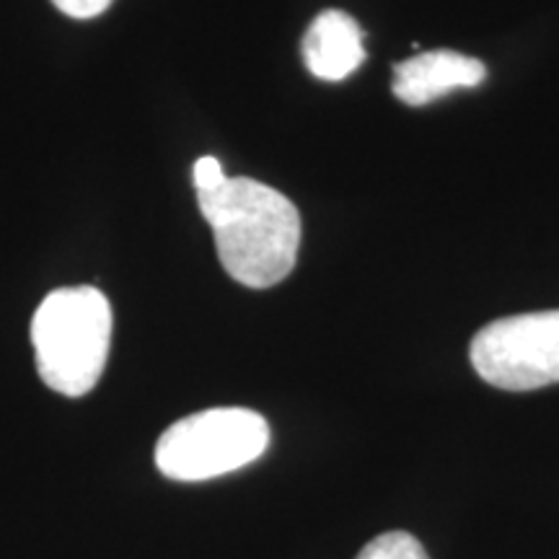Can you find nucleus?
Here are the masks:
<instances>
[{
  "instance_id": "nucleus-1",
  "label": "nucleus",
  "mask_w": 559,
  "mask_h": 559,
  "mask_svg": "<svg viewBox=\"0 0 559 559\" xmlns=\"http://www.w3.org/2000/svg\"><path fill=\"white\" fill-rule=\"evenodd\" d=\"M202 218L213 228L223 270L247 288H272L296 267L298 207L283 192L249 177H228L200 192Z\"/></svg>"
},
{
  "instance_id": "nucleus-2",
  "label": "nucleus",
  "mask_w": 559,
  "mask_h": 559,
  "mask_svg": "<svg viewBox=\"0 0 559 559\" xmlns=\"http://www.w3.org/2000/svg\"><path fill=\"white\" fill-rule=\"evenodd\" d=\"M32 345L41 381L62 396H83L104 373L111 345V306L99 288H60L32 319Z\"/></svg>"
},
{
  "instance_id": "nucleus-3",
  "label": "nucleus",
  "mask_w": 559,
  "mask_h": 559,
  "mask_svg": "<svg viewBox=\"0 0 559 559\" xmlns=\"http://www.w3.org/2000/svg\"><path fill=\"white\" fill-rule=\"evenodd\" d=\"M270 445L260 412L215 407L174 423L156 443V466L174 481H205L254 464Z\"/></svg>"
},
{
  "instance_id": "nucleus-4",
  "label": "nucleus",
  "mask_w": 559,
  "mask_h": 559,
  "mask_svg": "<svg viewBox=\"0 0 559 559\" xmlns=\"http://www.w3.org/2000/svg\"><path fill=\"white\" fill-rule=\"evenodd\" d=\"M469 355L489 386L534 391L559 383V311L492 321L472 340Z\"/></svg>"
},
{
  "instance_id": "nucleus-5",
  "label": "nucleus",
  "mask_w": 559,
  "mask_h": 559,
  "mask_svg": "<svg viewBox=\"0 0 559 559\" xmlns=\"http://www.w3.org/2000/svg\"><path fill=\"white\" fill-rule=\"evenodd\" d=\"M485 75L487 70L477 58L453 50H436L415 55V58L394 66L391 88H394L396 99L409 107H425L449 91L479 86Z\"/></svg>"
},
{
  "instance_id": "nucleus-6",
  "label": "nucleus",
  "mask_w": 559,
  "mask_h": 559,
  "mask_svg": "<svg viewBox=\"0 0 559 559\" xmlns=\"http://www.w3.org/2000/svg\"><path fill=\"white\" fill-rule=\"evenodd\" d=\"M366 60L362 29L349 13L330 9L311 21L304 37V62L321 81H345Z\"/></svg>"
},
{
  "instance_id": "nucleus-7",
  "label": "nucleus",
  "mask_w": 559,
  "mask_h": 559,
  "mask_svg": "<svg viewBox=\"0 0 559 559\" xmlns=\"http://www.w3.org/2000/svg\"><path fill=\"white\" fill-rule=\"evenodd\" d=\"M355 559H430L423 544L407 531H386L360 549Z\"/></svg>"
},
{
  "instance_id": "nucleus-8",
  "label": "nucleus",
  "mask_w": 559,
  "mask_h": 559,
  "mask_svg": "<svg viewBox=\"0 0 559 559\" xmlns=\"http://www.w3.org/2000/svg\"><path fill=\"white\" fill-rule=\"evenodd\" d=\"M226 171H223L221 160L215 156H202L198 158V164H194L192 169V185H194V192H210V190H218V187L226 181Z\"/></svg>"
},
{
  "instance_id": "nucleus-9",
  "label": "nucleus",
  "mask_w": 559,
  "mask_h": 559,
  "mask_svg": "<svg viewBox=\"0 0 559 559\" xmlns=\"http://www.w3.org/2000/svg\"><path fill=\"white\" fill-rule=\"evenodd\" d=\"M115 0H52V5L70 19H94L102 16Z\"/></svg>"
}]
</instances>
